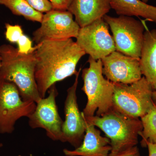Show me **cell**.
<instances>
[{
    "label": "cell",
    "instance_id": "obj_1",
    "mask_svg": "<svg viewBox=\"0 0 156 156\" xmlns=\"http://www.w3.org/2000/svg\"><path fill=\"white\" fill-rule=\"evenodd\" d=\"M36 47L35 76L43 98L53 85L75 75L78 62L86 53L72 38L45 41Z\"/></svg>",
    "mask_w": 156,
    "mask_h": 156
},
{
    "label": "cell",
    "instance_id": "obj_2",
    "mask_svg": "<svg viewBox=\"0 0 156 156\" xmlns=\"http://www.w3.org/2000/svg\"><path fill=\"white\" fill-rule=\"evenodd\" d=\"M0 78L15 84L23 100L37 103L42 98L35 76L34 51L22 54L12 45L3 44L0 46Z\"/></svg>",
    "mask_w": 156,
    "mask_h": 156
},
{
    "label": "cell",
    "instance_id": "obj_3",
    "mask_svg": "<svg viewBox=\"0 0 156 156\" xmlns=\"http://www.w3.org/2000/svg\"><path fill=\"white\" fill-rule=\"evenodd\" d=\"M83 116L87 122L100 128L110 140L111 153L120 152L138 144L139 133L143 129L139 119L127 116L112 108L101 116Z\"/></svg>",
    "mask_w": 156,
    "mask_h": 156
},
{
    "label": "cell",
    "instance_id": "obj_4",
    "mask_svg": "<svg viewBox=\"0 0 156 156\" xmlns=\"http://www.w3.org/2000/svg\"><path fill=\"white\" fill-rule=\"evenodd\" d=\"M89 67L82 70L83 86L82 90L87 98L82 114L86 117L101 116L112 108L114 90V83L104 77L101 59L96 60L89 56Z\"/></svg>",
    "mask_w": 156,
    "mask_h": 156
},
{
    "label": "cell",
    "instance_id": "obj_5",
    "mask_svg": "<svg viewBox=\"0 0 156 156\" xmlns=\"http://www.w3.org/2000/svg\"><path fill=\"white\" fill-rule=\"evenodd\" d=\"M112 108L122 114L139 119L148 112L154 105V90L144 76L130 84L114 83Z\"/></svg>",
    "mask_w": 156,
    "mask_h": 156
},
{
    "label": "cell",
    "instance_id": "obj_6",
    "mask_svg": "<svg viewBox=\"0 0 156 156\" xmlns=\"http://www.w3.org/2000/svg\"><path fill=\"white\" fill-rule=\"evenodd\" d=\"M103 19L111 30L116 51L140 59L145 29L143 22L125 15L113 17L106 14Z\"/></svg>",
    "mask_w": 156,
    "mask_h": 156
},
{
    "label": "cell",
    "instance_id": "obj_7",
    "mask_svg": "<svg viewBox=\"0 0 156 156\" xmlns=\"http://www.w3.org/2000/svg\"><path fill=\"white\" fill-rule=\"evenodd\" d=\"M36 107L35 102L22 99L15 84L0 78V133H12L17 120L28 118Z\"/></svg>",
    "mask_w": 156,
    "mask_h": 156
},
{
    "label": "cell",
    "instance_id": "obj_8",
    "mask_svg": "<svg viewBox=\"0 0 156 156\" xmlns=\"http://www.w3.org/2000/svg\"><path fill=\"white\" fill-rule=\"evenodd\" d=\"M109 27L102 18L80 28L76 43L85 53L95 60L102 59L116 51Z\"/></svg>",
    "mask_w": 156,
    "mask_h": 156
},
{
    "label": "cell",
    "instance_id": "obj_9",
    "mask_svg": "<svg viewBox=\"0 0 156 156\" xmlns=\"http://www.w3.org/2000/svg\"><path fill=\"white\" fill-rule=\"evenodd\" d=\"M41 25L33 33L37 44L45 41L76 38L80 27L68 11L52 9L44 14Z\"/></svg>",
    "mask_w": 156,
    "mask_h": 156
},
{
    "label": "cell",
    "instance_id": "obj_10",
    "mask_svg": "<svg viewBox=\"0 0 156 156\" xmlns=\"http://www.w3.org/2000/svg\"><path fill=\"white\" fill-rule=\"evenodd\" d=\"M48 92V97L41 98L36 103L34 111L28 118L29 125L33 129H44L50 139L62 142L63 121L58 114L56 105L58 92L56 84L50 87Z\"/></svg>",
    "mask_w": 156,
    "mask_h": 156
},
{
    "label": "cell",
    "instance_id": "obj_11",
    "mask_svg": "<svg viewBox=\"0 0 156 156\" xmlns=\"http://www.w3.org/2000/svg\"><path fill=\"white\" fill-rule=\"evenodd\" d=\"M81 71V68L75 75L73 84L67 89L65 101V120L62 127V142L69 143L75 148L83 142L86 129V120L79 110L76 94Z\"/></svg>",
    "mask_w": 156,
    "mask_h": 156
},
{
    "label": "cell",
    "instance_id": "obj_12",
    "mask_svg": "<svg viewBox=\"0 0 156 156\" xmlns=\"http://www.w3.org/2000/svg\"><path fill=\"white\" fill-rule=\"evenodd\" d=\"M101 60L103 75L112 83L130 84L142 78L139 59L115 51Z\"/></svg>",
    "mask_w": 156,
    "mask_h": 156
},
{
    "label": "cell",
    "instance_id": "obj_13",
    "mask_svg": "<svg viewBox=\"0 0 156 156\" xmlns=\"http://www.w3.org/2000/svg\"><path fill=\"white\" fill-rule=\"evenodd\" d=\"M111 150L110 140L101 136L95 126L86 121V132L81 145L73 150L64 149L63 153L66 156H108Z\"/></svg>",
    "mask_w": 156,
    "mask_h": 156
},
{
    "label": "cell",
    "instance_id": "obj_14",
    "mask_svg": "<svg viewBox=\"0 0 156 156\" xmlns=\"http://www.w3.org/2000/svg\"><path fill=\"white\" fill-rule=\"evenodd\" d=\"M111 0H73L68 11L80 28L102 18L112 9Z\"/></svg>",
    "mask_w": 156,
    "mask_h": 156
},
{
    "label": "cell",
    "instance_id": "obj_15",
    "mask_svg": "<svg viewBox=\"0 0 156 156\" xmlns=\"http://www.w3.org/2000/svg\"><path fill=\"white\" fill-rule=\"evenodd\" d=\"M139 62L142 75L156 90V29L144 31Z\"/></svg>",
    "mask_w": 156,
    "mask_h": 156
},
{
    "label": "cell",
    "instance_id": "obj_16",
    "mask_svg": "<svg viewBox=\"0 0 156 156\" xmlns=\"http://www.w3.org/2000/svg\"><path fill=\"white\" fill-rule=\"evenodd\" d=\"M111 6L119 15L141 17L156 24V6L141 0H111Z\"/></svg>",
    "mask_w": 156,
    "mask_h": 156
},
{
    "label": "cell",
    "instance_id": "obj_17",
    "mask_svg": "<svg viewBox=\"0 0 156 156\" xmlns=\"http://www.w3.org/2000/svg\"><path fill=\"white\" fill-rule=\"evenodd\" d=\"M0 5L5 6L14 15L34 22L41 23L44 16L43 13L34 9L26 0H0Z\"/></svg>",
    "mask_w": 156,
    "mask_h": 156
},
{
    "label": "cell",
    "instance_id": "obj_18",
    "mask_svg": "<svg viewBox=\"0 0 156 156\" xmlns=\"http://www.w3.org/2000/svg\"><path fill=\"white\" fill-rule=\"evenodd\" d=\"M143 129L139 133L141 136L140 144L146 147L147 143L156 144V107L153 106L147 114L140 118Z\"/></svg>",
    "mask_w": 156,
    "mask_h": 156
},
{
    "label": "cell",
    "instance_id": "obj_19",
    "mask_svg": "<svg viewBox=\"0 0 156 156\" xmlns=\"http://www.w3.org/2000/svg\"><path fill=\"white\" fill-rule=\"evenodd\" d=\"M5 25L6 28L5 33L6 39L12 44L17 43L23 34L21 26L18 24L12 25L8 23H5Z\"/></svg>",
    "mask_w": 156,
    "mask_h": 156
},
{
    "label": "cell",
    "instance_id": "obj_20",
    "mask_svg": "<svg viewBox=\"0 0 156 156\" xmlns=\"http://www.w3.org/2000/svg\"><path fill=\"white\" fill-rule=\"evenodd\" d=\"M18 52L22 54H27L34 52L36 47L32 46V41L27 36L23 34L17 42Z\"/></svg>",
    "mask_w": 156,
    "mask_h": 156
},
{
    "label": "cell",
    "instance_id": "obj_21",
    "mask_svg": "<svg viewBox=\"0 0 156 156\" xmlns=\"http://www.w3.org/2000/svg\"><path fill=\"white\" fill-rule=\"evenodd\" d=\"M34 9L42 13H47L53 9L49 0H26Z\"/></svg>",
    "mask_w": 156,
    "mask_h": 156
},
{
    "label": "cell",
    "instance_id": "obj_22",
    "mask_svg": "<svg viewBox=\"0 0 156 156\" xmlns=\"http://www.w3.org/2000/svg\"><path fill=\"white\" fill-rule=\"evenodd\" d=\"M53 9L67 11L73 0H49Z\"/></svg>",
    "mask_w": 156,
    "mask_h": 156
},
{
    "label": "cell",
    "instance_id": "obj_23",
    "mask_svg": "<svg viewBox=\"0 0 156 156\" xmlns=\"http://www.w3.org/2000/svg\"><path fill=\"white\" fill-rule=\"evenodd\" d=\"M108 156H141L139 149L137 146L128 149L126 150L117 153H110Z\"/></svg>",
    "mask_w": 156,
    "mask_h": 156
},
{
    "label": "cell",
    "instance_id": "obj_24",
    "mask_svg": "<svg viewBox=\"0 0 156 156\" xmlns=\"http://www.w3.org/2000/svg\"><path fill=\"white\" fill-rule=\"evenodd\" d=\"M146 147L148 151V156H156V144L151 143H146Z\"/></svg>",
    "mask_w": 156,
    "mask_h": 156
},
{
    "label": "cell",
    "instance_id": "obj_25",
    "mask_svg": "<svg viewBox=\"0 0 156 156\" xmlns=\"http://www.w3.org/2000/svg\"><path fill=\"white\" fill-rule=\"evenodd\" d=\"M152 99V101L154 105L156 107V90H154L153 92Z\"/></svg>",
    "mask_w": 156,
    "mask_h": 156
},
{
    "label": "cell",
    "instance_id": "obj_26",
    "mask_svg": "<svg viewBox=\"0 0 156 156\" xmlns=\"http://www.w3.org/2000/svg\"><path fill=\"white\" fill-rule=\"evenodd\" d=\"M141 1H142L143 2L145 3H147L148 1V0H141Z\"/></svg>",
    "mask_w": 156,
    "mask_h": 156
},
{
    "label": "cell",
    "instance_id": "obj_27",
    "mask_svg": "<svg viewBox=\"0 0 156 156\" xmlns=\"http://www.w3.org/2000/svg\"><path fill=\"white\" fill-rule=\"evenodd\" d=\"M3 146V144H2L1 143H0V147H2Z\"/></svg>",
    "mask_w": 156,
    "mask_h": 156
},
{
    "label": "cell",
    "instance_id": "obj_28",
    "mask_svg": "<svg viewBox=\"0 0 156 156\" xmlns=\"http://www.w3.org/2000/svg\"><path fill=\"white\" fill-rule=\"evenodd\" d=\"M1 57H0V67H1Z\"/></svg>",
    "mask_w": 156,
    "mask_h": 156
}]
</instances>
